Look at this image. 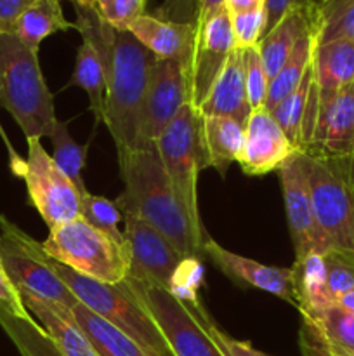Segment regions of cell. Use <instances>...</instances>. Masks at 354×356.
Listing matches in <instances>:
<instances>
[{
  "instance_id": "ffe728a7",
  "label": "cell",
  "mask_w": 354,
  "mask_h": 356,
  "mask_svg": "<svg viewBox=\"0 0 354 356\" xmlns=\"http://www.w3.org/2000/svg\"><path fill=\"white\" fill-rule=\"evenodd\" d=\"M128 31L156 59H179L187 66L194 44V24L142 14L128 26Z\"/></svg>"
},
{
  "instance_id": "603a6c76",
  "label": "cell",
  "mask_w": 354,
  "mask_h": 356,
  "mask_svg": "<svg viewBox=\"0 0 354 356\" xmlns=\"http://www.w3.org/2000/svg\"><path fill=\"white\" fill-rule=\"evenodd\" d=\"M21 298L30 315L37 318L62 356H99L85 334L75 323L71 312L31 296H21Z\"/></svg>"
},
{
  "instance_id": "7a4b0ae2",
  "label": "cell",
  "mask_w": 354,
  "mask_h": 356,
  "mask_svg": "<svg viewBox=\"0 0 354 356\" xmlns=\"http://www.w3.org/2000/svg\"><path fill=\"white\" fill-rule=\"evenodd\" d=\"M124 191L117 204L124 214L141 218L158 229L184 257L203 256L207 235L194 228L177 197L156 146L118 153Z\"/></svg>"
},
{
  "instance_id": "836d02e7",
  "label": "cell",
  "mask_w": 354,
  "mask_h": 356,
  "mask_svg": "<svg viewBox=\"0 0 354 356\" xmlns=\"http://www.w3.org/2000/svg\"><path fill=\"white\" fill-rule=\"evenodd\" d=\"M326 268V285L333 301L354 291V254L328 250L323 254Z\"/></svg>"
},
{
  "instance_id": "cb8c5ba5",
  "label": "cell",
  "mask_w": 354,
  "mask_h": 356,
  "mask_svg": "<svg viewBox=\"0 0 354 356\" xmlns=\"http://www.w3.org/2000/svg\"><path fill=\"white\" fill-rule=\"evenodd\" d=\"M201 122V146L205 167H212L226 177L229 165L238 163L245 138V124L231 117H203Z\"/></svg>"
},
{
  "instance_id": "2e32d148",
  "label": "cell",
  "mask_w": 354,
  "mask_h": 356,
  "mask_svg": "<svg viewBox=\"0 0 354 356\" xmlns=\"http://www.w3.org/2000/svg\"><path fill=\"white\" fill-rule=\"evenodd\" d=\"M203 256H207L212 264L235 284L273 294L297 308L292 268L267 266L259 261L224 249L208 236L203 243Z\"/></svg>"
},
{
  "instance_id": "ab89813d",
  "label": "cell",
  "mask_w": 354,
  "mask_h": 356,
  "mask_svg": "<svg viewBox=\"0 0 354 356\" xmlns=\"http://www.w3.org/2000/svg\"><path fill=\"white\" fill-rule=\"evenodd\" d=\"M33 2L35 0H0V31L12 33L17 17Z\"/></svg>"
},
{
  "instance_id": "f35d334b",
  "label": "cell",
  "mask_w": 354,
  "mask_h": 356,
  "mask_svg": "<svg viewBox=\"0 0 354 356\" xmlns=\"http://www.w3.org/2000/svg\"><path fill=\"white\" fill-rule=\"evenodd\" d=\"M323 0H266L264 7H266V16H267V26L266 33L271 28L276 26L288 13L295 9H304V7L312 6H321Z\"/></svg>"
},
{
  "instance_id": "f6af8a7d",
  "label": "cell",
  "mask_w": 354,
  "mask_h": 356,
  "mask_svg": "<svg viewBox=\"0 0 354 356\" xmlns=\"http://www.w3.org/2000/svg\"><path fill=\"white\" fill-rule=\"evenodd\" d=\"M335 305H339L340 308H344L346 312L353 313V315H354V291H351V292H347V294L340 296V298L337 299Z\"/></svg>"
},
{
  "instance_id": "ac0fdd59",
  "label": "cell",
  "mask_w": 354,
  "mask_h": 356,
  "mask_svg": "<svg viewBox=\"0 0 354 356\" xmlns=\"http://www.w3.org/2000/svg\"><path fill=\"white\" fill-rule=\"evenodd\" d=\"M304 153L354 160V82L344 87L319 115Z\"/></svg>"
},
{
  "instance_id": "7402d4cb",
  "label": "cell",
  "mask_w": 354,
  "mask_h": 356,
  "mask_svg": "<svg viewBox=\"0 0 354 356\" xmlns=\"http://www.w3.org/2000/svg\"><path fill=\"white\" fill-rule=\"evenodd\" d=\"M319 9H321V6L292 10L276 26L271 28L264 35L257 47H259L260 58H262L264 68H266L269 80L274 79L278 72L283 68L287 59L290 58L292 51L297 45L298 38L312 28L319 30V23H321Z\"/></svg>"
},
{
  "instance_id": "ba28073f",
  "label": "cell",
  "mask_w": 354,
  "mask_h": 356,
  "mask_svg": "<svg viewBox=\"0 0 354 356\" xmlns=\"http://www.w3.org/2000/svg\"><path fill=\"white\" fill-rule=\"evenodd\" d=\"M156 152L194 228L207 235L198 211V176L205 169L200 113L186 103L156 138Z\"/></svg>"
},
{
  "instance_id": "9a60e30c",
  "label": "cell",
  "mask_w": 354,
  "mask_h": 356,
  "mask_svg": "<svg viewBox=\"0 0 354 356\" xmlns=\"http://www.w3.org/2000/svg\"><path fill=\"white\" fill-rule=\"evenodd\" d=\"M295 153H298V149L281 131L269 110L259 108L250 113L238 160L243 172L248 176H264L280 170Z\"/></svg>"
},
{
  "instance_id": "e0dca14e",
  "label": "cell",
  "mask_w": 354,
  "mask_h": 356,
  "mask_svg": "<svg viewBox=\"0 0 354 356\" xmlns=\"http://www.w3.org/2000/svg\"><path fill=\"white\" fill-rule=\"evenodd\" d=\"M298 344L304 356H354V315L339 305L301 313Z\"/></svg>"
},
{
  "instance_id": "4fadbf2b",
  "label": "cell",
  "mask_w": 354,
  "mask_h": 356,
  "mask_svg": "<svg viewBox=\"0 0 354 356\" xmlns=\"http://www.w3.org/2000/svg\"><path fill=\"white\" fill-rule=\"evenodd\" d=\"M186 103H189L186 63L179 59H156L149 75L142 108V148L155 145L156 138L165 131Z\"/></svg>"
},
{
  "instance_id": "5bb4252c",
  "label": "cell",
  "mask_w": 354,
  "mask_h": 356,
  "mask_svg": "<svg viewBox=\"0 0 354 356\" xmlns=\"http://www.w3.org/2000/svg\"><path fill=\"white\" fill-rule=\"evenodd\" d=\"M125 240L130 250L128 277L169 291L186 257L158 232L132 214H124Z\"/></svg>"
},
{
  "instance_id": "5b68a950",
  "label": "cell",
  "mask_w": 354,
  "mask_h": 356,
  "mask_svg": "<svg viewBox=\"0 0 354 356\" xmlns=\"http://www.w3.org/2000/svg\"><path fill=\"white\" fill-rule=\"evenodd\" d=\"M42 245L62 266L104 284H121L130 271L128 243L94 228L82 216L49 229Z\"/></svg>"
},
{
  "instance_id": "7c38bea8",
  "label": "cell",
  "mask_w": 354,
  "mask_h": 356,
  "mask_svg": "<svg viewBox=\"0 0 354 356\" xmlns=\"http://www.w3.org/2000/svg\"><path fill=\"white\" fill-rule=\"evenodd\" d=\"M278 174H280L285 214H287L288 232L294 243L295 259H301L311 252H328L330 247L316 222L314 211H312L304 152L290 156L285 165L278 170Z\"/></svg>"
},
{
  "instance_id": "60d3db41",
  "label": "cell",
  "mask_w": 354,
  "mask_h": 356,
  "mask_svg": "<svg viewBox=\"0 0 354 356\" xmlns=\"http://www.w3.org/2000/svg\"><path fill=\"white\" fill-rule=\"evenodd\" d=\"M0 302L9 306L16 313H30L26 309V306H24L23 298H21L16 285L10 282V278L2 270H0Z\"/></svg>"
},
{
  "instance_id": "4dcf8cb0",
  "label": "cell",
  "mask_w": 354,
  "mask_h": 356,
  "mask_svg": "<svg viewBox=\"0 0 354 356\" xmlns=\"http://www.w3.org/2000/svg\"><path fill=\"white\" fill-rule=\"evenodd\" d=\"M52 143V160L56 165L59 167L62 174L75 184L80 195L89 193L85 188V181H83V169H85L87 160V149H89V143L85 145H78L75 139L71 138L68 131V124L58 120L52 127V131L47 136Z\"/></svg>"
},
{
  "instance_id": "7dc6e473",
  "label": "cell",
  "mask_w": 354,
  "mask_h": 356,
  "mask_svg": "<svg viewBox=\"0 0 354 356\" xmlns=\"http://www.w3.org/2000/svg\"><path fill=\"white\" fill-rule=\"evenodd\" d=\"M0 270H2V263H0ZM3 271V270H2Z\"/></svg>"
},
{
  "instance_id": "bcb514c9",
  "label": "cell",
  "mask_w": 354,
  "mask_h": 356,
  "mask_svg": "<svg viewBox=\"0 0 354 356\" xmlns=\"http://www.w3.org/2000/svg\"><path fill=\"white\" fill-rule=\"evenodd\" d=\"M75 6H82V7H92L97 0H71Z\"/></svg>"
},
{
  "instance_id": "b9f144b4",
  "label": "cell",
  "mask_w": 354,
  "mask_h": 356,
  "mask_svg": "<svg viewBox=\"0 0 354 356\" xmlns=\"http://www.w3.org/2000/svg\"><path fill=\"white\" fill-rule=\"evenodd\" d=\"M224 9H228V0H196V16L193 23H205Z\"/></svg>"
},
{
  "instance_id": "8d00e7d4",
  "label": "cell",
  "mask_w": 354,
  "mask_h": 356,
  "mask_svg": "<svg viewBox=\"0 0 354 356\" xmlns=\"http://www.w3.org/2000/svg\"><path fill=\"white\" fill-rule=\"evenodd\" d=\"M187 305L193 308V312L196 313L198 318L201 320V323H203V327L207 329V332L210 334V337L214 339V343L217 344L219 350L222 351V355L224 356H269V355L262 353V351L255 350V348H253L248 341L235 339V337H231L229 334H226L224 330H222L221 327H219L217 323L210 318V315H208L207 309L203 308V305L200 302V299H198V301H193V302H187Z\"/></svg>"
},
{
  "instance_id": "30bf717a",
  "label": "cell",
  "mask_w": 354,
  "mask_h": 356,
  "mask_svg": "<svg viewBox=\"0 0 354 356\" xmlns=\"http://www.w3.org/2000/svg\"><path fill=\"white\" fill-rule=\"evenodd\" d=\"M28 155L19 177H23L28 198L49 229L80 218L82 195L75 184L59 170L45 152L40 139H26Z\"/></svg>"
},
{
  "instance_id": "d6a6232c",
  "label": "cell",
  "mask_w": 354,
  "mask_h": 356,
  "mask_svg": "<svg viewBox=\"0 0 354 356\" xmlns=\"http://www.w3.org/2000/svg\"><path fill=\"white\" fill-rule=\"evenodd\" d=\"M80 211H82L80 216L89 225H92L94 228L113 236L118 242H127L120 229V221H124V212L118 207L117 200H110V198L99 197V195L85 193L82 195Z\"/></svg>"
},
{
  "instance_id": "484cf974",
  "label": "cell",
  "mask_w": 354,
  "mask_h": 356,
  "mask_svg": "<svg viewBox=\"0 0 354 356\" xmlns=\"http://www.w3.org/2000/svg\"><path fill=\"white\" fill-rule=\"evenodd\" d=\"M71 316L99 356H148L124 330L101 318L80 302L73 306Z\"/></svg>"
},
{
  "instance_id": "e575fe53",
  "label": "cell",
  "mask_w": 354,
  "mask_h": 356,
  "mask_svg": "<svg viewBox=\"0 0 354 356\" xmlns=\"http://www.w3.org/2000/svg\"><path fill=\"white\" fill-rule=\"evenodd\" d=\"M243 68H245V87L250 108L252 111L264 108L271 80L264 68L259 47L243 49Z\"/></svg>"
},
{
  "instance_id": "74e56055",
  "label": "cell",
  "mask_w": 354,
  "mask_h": 356,
  "mask_svg": "<svg viewBox=\"0 0 354 356\" xmlns=\"http://www.w3.org/2000/svg\"><path fill=\"white\" fill-rule=\"evenodd\" d=\"M144 6L146 0H97L92 7L104 23L117 30H128L144 14Z\"/></svg>"
},
{
  "instance_id": "52a82bcc",
  "label": "cell",
  "mask_w": 354,
  "mask_h": 356,
  "mask_svg": "<svg viewBox=\"0 0 354 356\" xmlns=\"http://www.w3.org/2000/svg\"><path fill=\"white\" fill-rule=\"evenodd\" d=\"M0 263L21 296H31L71 312L78 305L49 264L44 245L0 214Z\"/></svg>"
},
{
  "instance_id": "d590c367",
  "label": "cell",
  "mask_w": 354,
  "mask_h": 356,
  "mask_svg": "<svg viewBox=\"0 0 354 356\" xmlns=\"http://www.w3.org/2000/svg\"><path fill=\"white\" fill-rule=\"evenodd\" d=\"M231 16L233 37L235 45L239 49L257 47L262 37L266 35L267 16L266 7L253 10H243V13L229 14Z\"/></svg>"
},
{
  "instance_id": "8992f818",
  "label": "cell",
  "mask_w": 354,
  "mask_h": 356,
  "mask_svg": "<svg viewBox=\"0 0 354 356\" xmlns=\"http://www.w3.org/2000/svg\"><path fill=\"white\" fill-rule=\"evenodd\" d=\"M304 156L312 211L330 250L354 254V160Z\"/></svg>"
},
{
  "instance_id": "ee69618b",
  "label": "cell",
  "mask_w": 354,
  "mask_h": 356,
  "mask_svg": "<svg viewBox=\"0 0 354 356\" xmlns=\"http://www.w3.org/2000/svg\"><path fill=\"white\" fill-rule=\"evenodd\" d=\"M266 0H228L229 14L243 13V10H253L264 7Z\"/></svg>"
},
{
  "instance_id": "9c48e42d",
  "label": "cell",
  "mask_w": 354,
  "mask_h": 356,
  "mask_svg": "<svg viewBox=\"0 0 354 356\" xmlns=\"http://www.w3.org/2000/svg\"><path fill=\"white\" fill-rule=\"evenodd\" d=\"M125 284L153 316L174 356H224L187 302L137 278L127 277Z\"/></svg>"
},
{
  "instance_id": "83f0119b",
  "label": "cell",
  "mask_w": 354,
  "mask_h": 356,
  "mask_svg": "<svg viewBox=\"0 0 354 356\" xmlns=\"http://www.w3.org/2000/svg\"><path fill=\"white\" fill-rule=\"evenodd\" d=\"M292 273H294L298 312H314V309L335 305L326 285V268L323 254L311 252L301 259H295Z\"/></svg>"
},
{
  "instance_id": "4316f807",
  "label": "cell",
  "mask_w": 354,
  "mask_h": 356,
  "mask_svg": "<svg viewBox=\"0 0 354 356\" xmlns=\"http://www.w3.org/2000/svg\"><path fill=\"white\" fill-rule=\"evenodd\" d=\"M75 28L65 17L59 0H35L14 24L12 33L31 51L40 49V44L56 31H66Z\"/></svg>"
},
{
  "instance_id": "d4e9b609",
  "label": "cell",
  "mask_w": 354,
  "mask_h": 356,
  "mask_svg": "<svg viewBox=\"0 0 354 356\" xmlns=\"http://www.w3.org/2000/svg\"><path fill=\"white\" fill-rule=\"evenodd\" d=\"M80 87L89 97L90 111L94 113V122L101 124L106 115V68L104 58L99 49L87 38H82L76 51L75 68L69 79L68 87Z\"/></svg>"
},
{
  "instance_id": "6da1fadb",
  "label": "cell",
  "mask_w": 354,
  "mask_h": 356,
  "mask_svg": "<svg viewBox=\"0 0 354 356\" xmlns=\"http://www.w3.org/2000/svg\"><path fill=\"white\" fill-rule=\"evenodd\" d=\"M75 28L92 42L106 68L104 124L118 153L142 149L141 124L149 75L156 58L128 30L104 23L94 7L75 6Z\"/></svg>"
},
{
  "instance_id": "8fae6325",
  "label": "cell",
  "mask_w": 354,
  "mask_h": 356,
  "mask_svg": "<svg viewBox=\"0 0 354 356\" xmlns=\"http://www.w3.org/2000/svg\"><path fill=\"white\" fill-rule=\"evenodd\" d=\"M235 47L228 9L217 13L205 23L194 24V44L187 61V92L191 106L196 111L207 99Z\"/></svg>"
},
{
  "instance_id": "f1b7e54d",
  "label": "cell",
  "mask_w": 354,
  "mask_h": 356,
  "mask_svg": "<svg viewBox=\"0 0 354 356\" xmlns=\"http://www.w3.org/2000/svg\"><path fill=\"white\" fill-rule=\"evenodd\" d=\"M0 327L21 356H62L30 313H16L0 302Z\"/></svg>"
},
{
  "instance_id": "3957f363",
  "label": "cell",
  "mask_w": 354,
  "mask_h": 356,
  "mask_svg": "<svg viewBox=\"0 0 354 356\" xmlns=\"http://www.w3.org/2000/svg\"><path fill=\"white\" fill-rule=\"evenodd\" d=\"M0 106L12 115L26 139L47 138L58 122L38 52L7 31H0Z\"/></svg>"
},
{
  "instance_id": "f546056e",
  "label": "cell",
  "mask_w": 354,
  "mask_h": 356,
  "mask_svg": "<svg viewBox=\"0 0 354 356\" xmlns=\"http://www.w3.org/2000/svg\"><path fill=\"white\" fill-rule=\"evenodd\" d=\"M318 28L305 31L301 38H298L297 45L292 51L290 58L283 65V68L278 72L274 79H271L269 90H267V99L264 108L266 110H273L281 99L288 96L298 83L302 82L304 75L312 65V56H314L316 42H318Z\"/></svg>"
},
{
  "instance_id": "1f68e13d",
  "label": "cell",
  "mask_w": 354,
  "mask_h": 356,
  "mask_svg": "<svg viewBox=\"0 0 354 356\" xmlns=\"http://www.w3.org/2000/svg\"><path fill=\"white\" fill-rule=\"evenodd\" d=\"M319 16L321 23L316 44L335 38L354 40V0H323Z\"/></svg>"
},
{
  "instance_id": "7bdbcfd3",
  "label": "cell",
  "mask_w": 354,
  "mask_h": 356,
  "mask_svg": "<svg viewBox=\"0 0 354 356\" xmlns=\"http://www.w3.org/2000/svg\"><path fill=\"white\" fill-rule=\"evenodd\" d=\"M0 139H2V141H3V145H6V148H7V153H9L10 170H12V172L16 174V176H19L21 170H23V167H24V159H23V156L17 155L16 152H14V146L10 145L9 138H7V134H6V131H3L2 125H0Z\"/></svg>"
},
{
  "instance_id": "d6986e66",
  "label": "cell",
  "mask_w": 354,
  "mask_h": 356,
  "mask_svg": "<svg viewBox=\"0 0 354 356\" xmlns=\"http://www.w3.org/2000/svg\"><path fill=\"white\" fill-rule=\"evenodd\" d=\"M312 72H314L316 99L319 115L326 110L333 97L354 82V40L335 38V40L316 44L312 56Z\"/></svg>"
},
{
  "instance_id": "277c9868",
  "label": "cell",
  "mask_w": 354,
  "mask_h": 356,
  "mask_svg": "<svg viewBox=\"0 0 354 356\" xmlns=\"http://www.w3.org/2000/svg\"><path fill=\"white\" fill-rule=\"evenodd\" d=\"M49 264L59 278L68 285L71 294L80 305L85 306L101 318L108 320L130 336L148 356H170L169 344L158 329L153 316L142 302L135 298L125 282L121 284H104L82 277L61 263L49 257Z\"/></svg>"
},
{
  "instance_id": "44dd1931",
  "label": "cell",
  "mask_w": 354,
  "mask_h": 356,
  "mask_svg": "<svg viewBox=\"0 0 354 356\" xmlns=\"http://www.w3.org/2000/svg\"><path fill=\"white\" fill-rule=\"evenodd\" d=\"M198 113L203 117H231L246 124L252 108L246 97L243 49H233L207 99L198 108Z\"/></svg>"
},
{
  "instance_id": "c3c4849f",
  "label": "cell",
  "mask_w": 354,
  "mask_h": 356,
  "mask_svg": "<svg viewBox=\"0 0 354 356\" xmlns=\"http://www.w3.org/2000/svg\"><path fill=\"white\" fill-rule=\"evenodd\" d=\"M170 356H174V355H170Z\"/></svg>"
}]
</instances>
